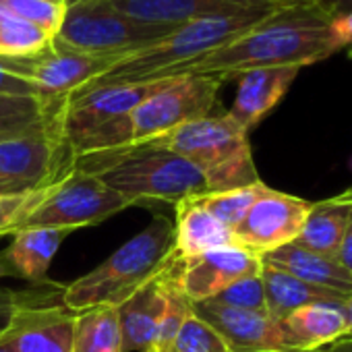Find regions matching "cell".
Returning <instances> with one entry per match:
<instances>
[{"label": "cell", "mask_w": 352, "mask_h": 352, "mask_svg": "<svg viewBox=\"0 0 352 352\" xmlns=\"http://www.w3.org/2000/svg\"><path fill=\"white\" fill-rule=\"evenodd\" d=\"M340 50L342 44L323 9L313 3H294L278 7L247 34L191 63L179 75H208L224 83L253 69H302Z\"/></svg>", "instance_id": "6da1fadb"}, {"label": "cell", "mask_w": 352, "mask_h": 352, "mask_svg": "<svg viewBox=\"0 0 352 352\" xmlns=\"http://www.w3.org/2000/svg\"><path fill=\"white\" fill-rule=\"evenodd\" d=\"M278 7L282 5L255 7V9L234 11V13H220V15H210V17H201L191 23H185L181 28L172 30L160 42L122 56L108 71H104L100 77L89 81L71 98H77L81 94H87L104 85L145 83V81L176 77L191 63L204 58L206 54L247 34L251 28L263 21Z\"/></svg>", "instance_id": "7a4b0ae2"}, {"label": "cell", "mask_w": 352, "mask_h": 352, "mask_svg": "<svg viewBox=\"0 0 352 352\" xmlns=\"http://www.w3.org/2000/svg\"><path fill=\"white\" fill-rule=\"evenodd\" d=\"M73 170L94 174L131 206L141 201L179 204L206 195L204 174L185 157L155 143H135L73 160Z\"/></svg>", "instance_id": "3957f363"}, {"label": "cell", "mask_w": 352, "mask_h": 352, "mask_svg": "<svg viewBox=\"0 0 352 352\" xmlns=\"http://www.w3.org/2000/svg\"><path fill=\"white\" fill-rule=\"evenodd\" d=\"M176 259L174 222L157 216L96 270L63 288V305L75 313L91 307H120L143 284Z\"/></svg>", "instance_id": "277c9868"}, {"label": "cell", "mask_w": 352, "mask_h": 352, "mask_svg": "<svg viewBox=\"0 0 352 352\" xmlns=\"http://www.w3.org/2000/svg\"><path fill=\"white\" fill-rule=\"evenodd\" d=\"M145 143H155L191 162L204 174L208 193L261 183L249 145V133L228 114L191 120Z\"/></svg>", "instance_id": "5b68a950"}, {"label": "cell", "mask_w": 352, "mask_h": 352, "mask_svg": "<svg viewBox=\"0 0 352 352\" xmlns=\"http://www.w3.org/2000/svg\"><path fill=\"white\" fill-rule=\"evenodd\" d=\"M160 83L162 79L104 85L67 100L60 133L73 160L131 145L133 129L129 116Z\"/></svg>", "instance_id": "8992f818"}, {"label": "cell", "mask_w": 352, "mask_h": 352, "mask_svg": "<svg viewBox=\"0 0 352 352\" xmlns=\"http://www.w3.org/2000/svg\"><path fill=\"white\" fill-rule=\"evenodd\" d=\"M170 32L168 28L147 25L118 13L108 0H81L65 9L54 40L83 54L120 60L160 42Z\"/></svg>", "instance_id": "52a82bcc"}, {"label": "cell", "mask_w": 352, "mask_h": 352, "mask_svg": "<svg viewBox=\"0 0 352 352\" xmlns=\"http://www.w3.org/2000/svg\"><path fill=\"white\" fill-rule=\"evenodd\" d=\"M220 87V79L193 73L162 79L157 89L129 116L133 129L131 145L157 139L181 124L212 116Z\"/></svg>", "instance_id": "ba28073f"}, {"label": "cell", "mask_w": 352, "mask_h": 352, "mask_svg": "<svg viewBox=\"0 0 352 352\" xmlns=\"http://www.w3.org/2000/svg\"><path fill=\"white\" fill-rule=\"evenodd\" d=\"M129 206L120 193L106 187L98 176L73 170L48 187L42 204L21 228H63L73 232L81 226L100 224Z\"/></svg>", "instance_id": "9c48e42d"}, {"label": "cell", "mask_w": 352, "mask_h": 352, "mask_svg": "<svg viewBox=\"0 0 352 352\" xmlns=\"http://www.w3.org/2000/svg\"><path fill=\"white\" fill-rule=\"evenodd\" d=\"M116 58L77 52L58 40L28 58H0V67L25 77L48 100H69L89 81L108 71Z\"/></svg>", "instance_id": "30bf717a"}, {"label": "cell", "mask_w": 352, "mask_h": 352, "mask_svg": "<svg viewBox=\"0 0 352 352\" xmlns=\"http://www.w3.org/2000/svg\"><path fill=\"white\" fill-rule=\"evenodd\" d=\"M73 172V155L63 139L60 126L0 141V179L30 193L48 187Z\"/></svg>", "instance_id": "8fae6325"}, {"label": "cell", "mask_w": 352, "mask_h": 352, "mask_svg": "<svg viewBox=\"0 0 352 352\" xmlns=\"http://www.w3.org/2000/svg\"><path fill=\"white\" fill-rule=\"evenodd\" d=\"M311 201L265 187L243 222L234 228L239 247L263 257L288 243H294L302 230Z\"/></svg>", "instance_id": "7c38bea8"}, {"label": "cell", "mask_w": 352, "mask_h": 352, "mask_svg": "<svg viewBox=\"0 0 352 352\" xmlns=\"http://www.w3.org/2000/svg\"><path fill=\"white\" fill-rule=\"evenodd\" d=\"M255 274H261V257L239 245L185 259L176 257L170 270L172 282L189 302L212 300L236 280Z\"/></svg>", "instance_id": "4fadbf2b"}, {"label": "cell", "mask_w": 352, "mask_h": 352, "mask_svg": "<svg viewBox=\"0 0 352 352\" xmlns=\"http://www.w3.org/2000/svg\"><path fill=\"white\" fill-rule=\"evenodd\" d=\"M191 311L208 323L230 352H284L280 323L267 313L245 311L216 300L191 302Z\"/></svg>", "instance_id": "5bb4252c"}, {"label": "cell", "mask_w": 352, "mask_h": 352, "mask_svg": "<svg viewBox=\"0 0 352 352\" xmlns=\"http://www.w3.org/2000/svg\"><path fill=\"white\" fill-rule=\"evenodd\" d=\"M122 15L168 30H176L201 17L234 13L255 7L288 5L284 0H108Z\"/></svg>", "instance_id": "9a60e30c"}, {"label": "cell", "mask_w": 352, "mask_h": 352, "mask_svg": "<svg viewBox=\"0 0 352 352\" xmlns=\"http://www.w3.org/2000/svg\"><path fill=\"white\" fill-rule=\"evenodd\" d=\"M75 311L65 305H25L15 317L9 336L17 352H73Z\"/></svg>", "instance_id": "2e32d148"}, {"label": "cell", "mask_w": 352, "mask_h": 352, "mask_svg": "<svg viewBox=\"0 0 352 352\" xmlns=\"http://www.w3.org/2000/svg\"><path fill=\"white\" fill-rule=\"evenodd\" d=\"M298 73L300 67H267L239 75L236 96L226 114L249 133L282 102Z\"/></svg>", "instance_id": "e0dca14e"}, {"label": "cell", "mask_w": 352, "mask_h": 352, "mask_svg": "<svg viewBox=\"0 0 352 352\" xmlns=\"http://www.w3.org/2000/svg\"><path fill=\"white\" fill-rule=\"evenodd\" d=\"M71 234L63 228H21L13 243L0 253V278H21L34 286H46L48 270L63 241Z\"/></svg>", "instance_id": "ac0fdd59"}, {"label": "cell", "mask_w": 352, "mask_h": 352, "mask_svg": "<svg viewBox=\"0 0 352 352\" xmlns=\"http://www.w3.org/2000/svg\"><path fill=\"white\" fill-rule=\"evenodd\" d=\"M278 323L282 329L284 352H313L346 338L348 333L346 307L336 302L300 307Z\"/></svg>", "instance_id": "d6986e66"}, {"label": "cell", "mask_w": 352, "mask_h": 352, "mask_svg": "<svg viewBox=\"0 0 352 352\" xmlns=\"http://www.w3.org/2000/svg\"><path fill=\"white\" fill-rule=\"evenodd\" d=\"M170 267L143 284L118 307L122 352H145L151 346L166 311Z\"/></svg>", "instance_id": "ffe728a7"}, {"label": "cell", "mask_w": 352, "mask_h": 352, "mask_svg": "<svg viewBox=\"0 0 352 352\" xmlns=\"http://www.w3.org/2000/svg\"><path fill=\"white\" fill-rule=\"evenodd\" d=\"M261 263L286 272L307 284L327 288L346 296L352 294V276L338 257L315 253L307 247H300L298 243H288L263 255Z\"/></svg>", "instance_id": "44dd1931"}, {"label": "cell", "mask_w": 352, "mask_h": 352, "mask_svg": "<svg viewBox=\"0 0 352 352\" xmlns=\"http://www.w3.org/2000/svg\"><path fill=\"white\" fill-rule=\"evenodd\" d=\"M176 206L174 220V251L176 257H195L214 249L236 245L234 230L214 218L208 210H204L195 197L183 199Z\"/></svg>", "instance_id": "7402d4cb"}, {"label": "cell", "mask_w": 352, "mask_h": 352, "mask_svg": "<svg viewBox=\"0 0 352 352\" xmlns=\"http://www.w3.org/2000/svg\"><path fill=\"white\" fill-rule=\"evenodd\" d=\"M65 104L42 96H0V141L58 129Z\"/></svg>", "instance_id": "603a6c76"}, {"label": "cell", "mask_w": 352, "mask_h": 352, "mask_svg": "<svg viewBox=\"0 0 352 352\" xmlns=\"http://www.w3.org/2000/svg\"><path fill=\"white\" fill-rule=\"evenodd\" d=\"M350 212H352V189L333 195L329 199L311 204L302 230L294 243L315 253L338 257Z\"/></svg>", "instance_id": "cb8c5ba5"}, {"label": "cell", "mask_w": 352, "mask_h": 352, "mask_svg": "<svg viewBox=\"0 0 352 352\" xmlns=\"http://www.w3.org/2000/svg\"><path fill=\"white\" fill-rule=\"evenodd\" d=\"M261 280H263V290H265L267 317L274 321H282L292 311L313 305V302L346 305V300H348L346 294L307 284L286 272H280V270L263 265V263H261Z\"/></svg>", "instance_id": "d4e9b609"}, {"label": "cell", "mask_w": 352, "mask_h": 352, "mask_svg": "<svg viewBox=\"0 0 352 352\" xmlns=\"http://www.w3.org/2000/svg\"><path fill=\"white\" fill-rule=\"evenodd\" d=\"M73 352H122L116 307H91L75 315Z\"/></svg>", "instance_id": "484cf974"}, {"label": "cell", "mask_w": 352, "mask_h": 352, "mask_svg": "<svg viewBox=\"0 0 352 352\" xmlns=\"http://www.w3.org/2000/svg\"><path fill=\"white\" fill-rule=\"evenodd\" d=\"M54 34L0 11V58H28L46 50Z\"/></svg>", "instance_id": "4316f807"}, {"label": "cell", "mask_w": 352, "mask_h": 352, "mask_svg": "<svg viewBox=\"0 0 352 352\" xmlns=\"http://www.w3.org/2000/svg\"><path fill=\"white\" fill-rule=\"evenodd\" d=\"M265 183H257L251 187H241V189H230V191H220V193H206L197 195L195 201L208 210L214 218H218L222 224H226L230 230H234L247 212L253 208V204L259 199V195L265 191Z\"/></svg>", "instance_id": "83f0119b"}, {"label": "cell", "mask_w": 352, "mask_h": 352, "mask_svg": "<svg viewBox=\"0 0 352 352\" xmlns=\"http://www.w3.org/2000/svg\"><path fill=\"white\" fill-rule=\"evenodd\" d=\"M170 352H230V350L224 344V340L191 311L183 321L179 333H176Z\"/></svg>", "instance_id": "f1b7e54d"}, {"label": "cell", "mask_w": 352, "mask_h": 352, "mask_svg": "<svg viewBox=\"0 0 352 352\" xmlns=\"http://www.w3.org/2000/svg\"><path fill=\"white\" fill-rule=\"evenodd\" d=\"M65 9L60 5H50L44 0H0V11H5L17 19L34 23L50 34H58V28L65 17Z\"/></svg>", "instance_id": "f546056e"}, {"label": "cell", "mask_w": 352, "mask_h": 352, "mask_svg": "<svg viewBox=\"0 0 352 352\" xmlns=\"http://www.w3.org/2000/svg\"><path fill=\"white\" fill-rule=\"evenodd\" d=\"M48 187L36 189L30 193H21V195L0 197V236L15 234L17 230H21V226L30 218V214L42 204Z\"/></svg>", "instance_id": "4dcf8cb0"}, {"label": "cell", "mask_w": 352, "mask_h": 352, "mask_svg": "<svg viewBox=\"0 0 352 352\" xmlns=\"http://www.w3.org/2000/svg\"><path fill=\"white\" fill-rule=\"evenodd\" d=\"M216 302L228 305V307H236V309H245V311H257V313H267V305H265V290H263V280L261 274L255 276H247L236 280L234 284H230L226 290H222L216 298H212Z\"/></svg>", "instance_id": "1f68e13d"}, {"label": "cell", "mask_w": 352, "mask_h": 352, "mask_svg": "<svg viewBox=\"0 0 352 352\" xmlns=\"http://www.w3.org/2000/svg\"><path fill=\"white\" fill-rule=\"evenodd\" d=\"M44 296L40 294V286H36V290H13L0 286V336L11 329L15 317L25 305L38 302Z\"/></svg>", "instance_id": "d6a6232c"}, {"label": "cell", "mask_w": 352, "mask_h": 352, "mask_svg": "<svg viewBox=\"0 0 352 352\" xmlns=\"http://www.w3.org/2000/svg\"><path fill=\"white\" fill-rule=\"evenodd\" d=\"M0 96H42V94L25 77L0 67Z\"/></svg>", "instance_id": "836d02e7"}, {"label": "cell", "mask_w": 352, "mask_h": 352, "mask_svg": "<svg viewBox=\"0 0 352 352\" xmlns=\"http://www.w3.org/2000/svg\"><path fill=\"white\" fill-rule=\"evenodd\" d=\"M331 28H333L336 38L342 44V50L352 48V13H346L342 17L331 19Z\"/></svg>", "instance_id": "e575fe53"}, {"label": "cell", "mask_w": 352, "mask_h": 352, "mask_svg": "<svg viewBox=\"0 0 352 352\" xmlns=\"http://www.w3.org/2000/svg\"><path fill=\"white\" fill-rule=\"evenodd\" d=\"M338 259L342 261V265H344V267L350 272V276H352V212H350L348 226H346V232H344V239H342V245H340Z\"/></svg>", "instance_id": "d590c367"}, {"label": "cell", "mask_w": 352, "mask_h": 352, "mask_svg": "<svg viewBox=\"0 0 352 352\" xmlns=\"http://www.w3.org/2000/svg\"><path fill=\"white\" fill-rule=\"evenodd\" d=\"M317 7H321L329 19H336L346 13H352V0H331L327 5H317Z\"/></svg>", "instance_id": "8d00e7d4"}, {"label": "cell", "mask_w": 352, "mask_h": 352, "mask_svg": "<svg viewBox=\"0 0 352 352\" xmlns=\"http://www.w3.org/2000/svg\"><path fill=\"white\" fill-rule=\"evenodd\" d=\"M313 352H352V338H342L329 346H323L319 350H313Z\"/></svg>", "instance_id": "74e56055"}, {"label": "cell", "mask_w": 352, "mask_h": 352, "mask_svg": "<svg viewBox=\"0 0 352 352\" xmlns=\"http://www.w3.org/2000/svg\"><path fill=\"white\" fill-rule=\"evenodd\" d=\"M21 193H25V191H21L17 185H13V183H7V181H3L0 179V197H7V195H21Z\"/></svg>", "instance_id": "f35d334b"}, {"label": "cell", "mask_w": 352, "mask_h": 352, "mask_svg": "<svg viewBox=\"0 0 352 352\" xmlns=\"http://www.w3.org/2000/svg\"><path fill=\"white\" fill-rule=\"evenodd\" d=\"M0 352H17L15 346H13V340L9 336V331L0 336Z\"/></svg>", "instance_id": "ab89813d"}, {"label": "cell", "mask_w": 352, "mask_h": 352, "mask_svg": "<svg viewBox=\"0 0 352 352\" xmlns=\"http://www.w3.org/2000/svg\"><path fill=\"white\" fill-rule=\"evenodd\" d=\"M344 307H346V313H348V333H346V338H352V294L348 296Z\"/></svg>", "instance_id": "60d3db41"}, {"label": "cell", "mask_w": 352, "mask_h": 352, "mask_svg": "<svg viewBox=\"0 0 352 352\" xmlns=\"http://www.w3.org/2000/svg\"><path fill=\"white\" fill-rule=\"evenodd\" d=\"M44 3H50V5H60V7H67L65 0H44Z\"/></svg>", "instance_id": "b9f144b4"}, {"label": "cell", "mask_w": 352, "mask_h": 352, "mask_svg": "<svg viewBox=\"0 0 352 352\" xmlns=\"http://www.w3.org/2000/svg\"><path fill=\"white\" fill-rule=\"evenodd\" d=\"M313 5H327V3H331V0H311Z\"/></svg>", "instance_id": "7bdbcfd3"}, {"label": "cell", "mask_w": 352, "mask_h": 352, "mask_svg": "<svg viewBox=\"0 0 352 352\" xmlns=\"http://www.w3.org/2000/svg\"><path fill=\"white\" fill-rule=\"evenodd\" d=\"M288 5H294V3H311V0H284Z\"/></svg>", "instance_id": "ee69618b"}, {"label": "cell", "mask_w": 352, "mask_h": 352, "mask_svg": "<svg viewBox=\"0 0 352 352\" xmlns=\"http://www.w3.org/2000/svg\"><path fill=\"white\" fill-rule=\"evenodd\" d=\"M67 3V7H71V5H77V3H81V0H65Z\"/></svg>", "instance_id": "f6af8a7d"}, {"label": "cell", "mask_w": 352, "mask_h": 352, "mask_svg": "<svg viewBox=\"0 0 352 352\" xmlns=\"http://www.w3.org/2000/svg\"><path fill=\"white\" fill-rule=\"evenodd\" d=\"M346 52H348V56H350V58H352V48H348V50H346Z\"/></svg>", "instance_id": "bcb514c9"}]
</instances>
